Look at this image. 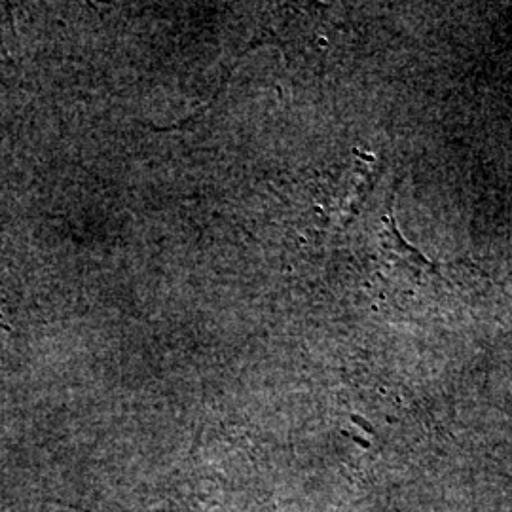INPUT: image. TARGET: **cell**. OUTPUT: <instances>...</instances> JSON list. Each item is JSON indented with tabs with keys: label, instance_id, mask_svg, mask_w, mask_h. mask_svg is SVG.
<instances>
[{
	"label": "cell",
	"instance_id": "obj_1",
	"mask_svg": "<svg viewBox=\"0 0 512 512\" xmlns=\"http://www.w3.org/2000/svg\"><path fill=\"white\" fill-rule=\"evenodd\" d=\"M378 247H380V260L385 270L403 279L408 287L418 289L425 285H435V281H448L442 275L440 264L431 262L427 256L403 238L393 215V196L387 198L385 202Z\"/></svg>",
	"mask_w": 512,
	"mask_h": 512
}]
</instances>
